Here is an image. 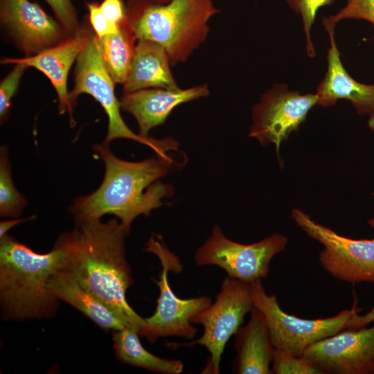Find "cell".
Listing matches in <instances>:
<instances>
[{
  "label": "cell",
  "mask_w": 374,
  "mask_h": 374,
  "mask_svg": "<svg viewBox=\"0 0 374 374\" xmlns=\"http://www.w3.org/2000/svg\"><path fill=\"white\" fill-rule=\"evenodd\" d=\"M36 217L35 215H32L24 218H15L13 220H3L0 222V238L8 234V231L13 226L30 220H33Z\"/></svg>",
  "instance_id": "31"
},
{
  "label": "cell",
  "mask_w": 374,
  "mask_h": 374,
  "mask_svg": "<svg viewBox=\"0 0 374 374\" xmlns=\"http://www.w3.org/2000/svg\"><path fill=\"white\" fill-rule=\"evenodd\" d=\"M329 37L330 47L327 53V70L318 84L315 93L317 105L323 107L332 106L341 99L350 100L357 114L366 115L374 107V84L357 82L346 71L335 38V26H323Z\"/></svg>",
  "instance_id": "16"
},
{
  "label": "cell",
  "mask_w": 374,
  "mask_h": 374,
  "mask_svg": "<svg viewBox=\"0 0 374 374\" xmlns=\"http://www.w3.org/2000/svg\"><path fill=\"white\" fill-rule=\"evenodd\" d=\"M91 38L89 33L78 29L71 37L37 54L23 58H6L1 63H23L43 73L56 91L60 114L68 112L71 125H74L73 105L67 90V77L73 62L88 45Z\"/></svg>",
  "instance_id": "14"
},
{
  "label": "cell",
  "mask_w": 374,
  "mask_h": 374,
  "mask_svg": "<svg viewBox=\"0 0 374 374\" xmlns=\"http://www.w3.org/2000/svg\"><path fill=\"white\" fill-rule=\"evenodd\" d=\"M368 127L374 131V107L370 114V117L368 123Z\"/></svg>",
  "instance_id": "32"
},
{
  "label": "cell",
  "mask_w": 374,
  "mask_h": 374,
  "mask_svg": "<svg viewBox=\"0 0 374 374\" xmlns=\"http://www.w3.org/2000/svg\"><path fill=\"white\" fill-rule=\"evenodd\" d=\"M292 217L310 238L323 245L319 260L330 275L350 283H374V239L355 240L340 235L300 209H293ZM368 224L374 227V218Z\"/></svg>",
  "instance_id": "10"
},
{
  "label": "cell",
  "mask_w": 374,
  "mask_h": 374,
  "mask_svg": "<svg viewBox=\"0 0 374 374\" xmlns=\"http://www.w3.org/2000/svg\"><path fill=\"white\" fill-rule=\"evenodd\" d=\"M76 60L75 85L69 93L70 100L73 105L77 97L84 93L93 97L103 107L108 116L107 134L103 144L108 146L117 139L133 140L148 146L158 157L175 163L168 154L179 150V143L174 139L145 138L134 133L125 124L120 112V101L115 96L114 81L104 65L96 36L91 37Z\"/></svg>",
  "instance_id": "5"
},
{
  "label": "cell",
  "mask_w": 374,
  "mask_h": 374,
  "mask_svg": "<svg viewBox=\"0 0 374 374\" xmlns=\"http://www.w3.org/2000/svg\"><path fill=\"white\" fill-rule=\"evenodd\" d=\"M86 5L89 11V21L96 37L100 38L118 30L121 26L107 19L103 13L99 4L91 1L87 2Z\"/></svg>",
  "instance_id": "28"
},
{
  "label": "cell",
  "mask_w": 374,
  "mask_h": 374,
  "mask_svg": "<svg viewBox=\"0 0 374 374\" xmlns=\"http://www.w3.org/2000/svg\"><path fill=\"white\" fill-rule=\"evenodd\" d=\"M290 8L301 17L305 38L306 54L310 58L316 56L312 39V27L318 10L332 5L336 0H285Z\"/></svg>",
  "instance_id": "23"
},
{
  "label": "cell",
  "mask_w": 374,
  "mask_h": 374,
  "mask_svg": "<svg viewBox=\"0 0 374 374\" xmlns=\"http://www.w3.org/2000/svg\"><path fill=\"white\" fill-rule=\"evenodd\" d=\"M93 148L104 162L105 175L94 192L75 198L71 205L70 212L77 223L98 220L106 214H112L130 230L138 216L150 215L163 204V198L173 195L172 187L159 179L174 164L158 157L127 161L117 158L104 144Z\"/></svg>",
  "instance_id": "2"
},
{
  "label": "cell",
  "mask_w": 374,
  "mask_h": 374,
  "mask_svg": "<svg viewBox=\"0 0 374 374\" xmlns=\"http://www.w3.org/2000/svg\"><path fill=\"white\" fill-rule=\"evenodd\" d=\"M0 20L27 53L37 54L55 46L69 34L57 20L30 0H0Z\"/></svg>",
  "instance_id": "13"
},
{
  "label": "cell",
  "mask_w": 374,
  "mask_h": 374,
  "mask_svg": "<svg viewBox=\"0 0 374 374\" xmlns=\"http://www.w3.org/2000/svg\"><path fill=\"white\" fill-rule=\"evenodd\" d=\"M28 66L23 63L15 64L13 69L0 84V117L5 120L10 106V100L16 93L20 79Z\"/></svg>",
  "instance_id": "26"
},
{
  "label": "cell",
  "mask_w": 374,
  "mask_h": 374,
  "mask_svg": "<svg viewBox=\"0 0 374 374\" xmlns=\"http://www.w3.org/2000/svg\"><path fill=\"white\" fill-rule=\"evenodd\" d=\"M64 265L62 249L39 253L8 234L0 238V299L4 316L22 321L47 318L58 299L48 287L50 277Z\"/></svg>",
  "instance_id": "3"
},
{
  "label": "cell",
  "mask_w": 374,
  "mask_h": 374,
  "mask_svg": "<svg viewBox=\"0 0 374 374\" xmlns=\"http://www.w3.org/2000/svg\"><path fill=\"white\" fill-rule=\"evenodd\" d=\"M100 8L110 21L121 26L127 19V8L122 0H103Z\"/></svg>",
  "instance_id": "29"
},
{
  "label": "cell",
  "mask_w": 374,
  "mask_h": 374,
  "mask_svg": "<svg viewBox=\"0 0 374 374\" xmlns=\"http://www.w3.org/2000/svg\"><path fill=\"white\" fill-rule=\"evenodd\" d=\"M373 321H374V307L365 314L358 315L357 312L355 313L351 318L347 328L357 330L366 327Z\"/></svg>",
  "instance_id": "30"
},
{
  "label": "cell",
  "mask_w": 374,
  "mask_h": 374,
  "mask_svg": "<svg viewBox=\"0 0 374 374\" xmlns=\"http://www.w3.org/2000/svg\"><path fill=\"white\" fill-rule=\"evenodd\" d=\"M48 287L59 301L73 306L101 328L117 330L128 326L64 268L60 269L50 277Z\"/></svg>",
  "instance_id": "19"
},
{
  "label": "cell",
  "mask_w": 374,
  "mask_h": 374,
  "mask_svg": "<svg viewBox=\"0 0 374 374\" xmlns=\"http://www.w3.org/2000/svg\"><path fill=\"white\" fill-rule=\"evenodd\" d=\"M208 94L206 84L184 89L150 88L123 93L119 101L121 109L135 118L139 134L148 138L150 130L163 124L177 106Z\"/></svg>",
  "instance_id": "15"
},
{
  "label": "cell",
  "mask_w": 374,
  "mask_h": 374,
  "mask_svg": "<svg viewBox=\"0 0 374 374\" xmlns=\"http://www.w3.org/2000/svg\"><path fill=\"white\" fill-rule=\"evenodd\" d=\"M373 195L374 196V192H373Z\"/></svg>",
  "instance_id": "34"
},
{
  "label": "cell",
  "mask_w": 374,
  "mask_h": 374,
  "mask_svg": "<svg viewBox=\"0 0 374 374\" xmlns=\"http://www.w3.org/2000/svg\"><path fill=\"white\" fill-rule=\"evenodd\" d=\"M129 232L116 218L80 222L72 231L62 233L55 244L64 254L63 268L128 326L140 331L145 319L126 298L133 283L125 249Z\"/></svg>",
  "instance_id": "1"
},
{
  "label": "cell",
  "mask_w": 374,
  "mask_h": 374,
  "mask_svg": "<svg viewBox=\"0 0 374 374\" xmlns=\"http://www.w3.org/2000/svg\"><path fill=\"white\" fill-rule=\"evenodd\" d=\"M363 19L374 26V0H347L346 4L337 12L324 17L323 25H335L344 19Z\"/></svg>",
  "instance_id": "25"
},
{
  "label": "cell",
  "mask_w": 374,
  "mask_h": 374,
  "mask_svg": "<svg viewBox=\"0 0 374 374\" xmlns=\"http://www.w3.org/2000/svg\"><path fill=\"white\" fill-rule=\"evenodd\" d=\"M253 308L251 283L226 277L222 283L215 302L197 314L193 323L201 324L202 335L186 343H170L168 347L201 345L210 353L203 373H220L221 357L231 337L235 334L244 316Z\"/></svg>",
  "instance_id": "7"
},
{
  "label": "cell",
  "mask_w": 374,
  "mask_h": 374,
  "mask_svg": "<svg viewBox=\"0 0 374 374\" xmlns=\"http://www.w3.org/2000/svg\"><path fill=\"white\" fill-rule=\"evenodd\" d=\"M287 238L278 233L255 243L240 244L229 239L215 226L211 235L195 254L197 266L215 265L228 276L251 283L266 278L271 260L284 250Z\"/></svg>",
  "instance_id": "9"
},
{
  "label": "cell",
  "mask_w": 374,
  "mask_h": 374,
  "mask_svg": "<svg viewBox=\"0 0 374 374\" xmlns=\"http://www.w3.org/2000/svg\"><path fill=\"white\" fill-rule=\"evenodd\" d=\"M301 356L322 374H374V326L343 330L311 344Z\"/></svg>",
  "instance_id": "12"
},
{
  "label": "cell",
  "mask_w": 374,
  "mask_h": 374,
  "mask_svg": "<svg viewBox=\"0 0 374 374\" xmlns=\"http://www.w3.org/2000/svg\"><path fill=\"white\" fill-rule=\"evenodd\" d=\"M253 307L264 316L274 348L287 350L301 356L311 344L345 330L357 312L355 306L335 316L317 319H305L284 312L274 294L268 295L261 279L251 283Z\"/></svg>",
  "instance_id": "8"
},
{
  "label": "cell",
  "mask_w": 374,
  "mask_h": 374,
  "mask_svg": "<svg viewBox=\"0 0 374 374\" xmlns=\"http://www.w3.org/2000/svg\"><path fill=\"white\" fill-rule=\"evenodd\" d=\"M145 251L156 255L161 265L158 280H154L159 290L154 313L144 318L145 323L139 336L154 343L163 337L193 339L197 329L192 325L193 319L211 304L206 296L183 299L172 291L168 279L169 271L179 273L183 266L177 256L164 243L159 234H153L145 244Z\"/></svg>",
  "instance_id": "6"
},
{
  "label": "cell",
  "mask_w": 374,
  "mask_h": 374,
  "mask_svg": "<svg viewBox=\"0 0 374 374\" xmlns=\"http://www.w3.org/2000/svg\"><path fill=\"white\" fill-rule=\"evenodd\" d=\"M126 8L136 40L163 46L172 65L186 60L205 40L208 21L220 11L213 0H171L166 3L130 0Z\"/></svg>",
  "instance_id": "4"
},
{
  "label": "cell",
  "mask_w": 374,
  "mask_h": 374,
  "mask_svg": "<svg viewBox=\"0 0 374 374\" xmlns=\"http://www.w3.org/2000/svg\"><path fill=\"white\" fill-rule=\"evenodd\" d=\"M170 65L163 46L149 40H137L130 72L123 83V93L150 88H179Z\"/></svg>",
  "instance_id": "18"
},
{
  "label": "cell",
  "mask_w": 374,
  "mask_h": 374,
  "mask_svg": "<svg viewBox=\"0 0 374 374\" xmlns=\"http://www.w3.org/2000/svg\"><path fill=\"white\" fill-rule=\"evenodd\" d=\"M318 103L314 93H301L285 83H275L252 108L249 136L266 146L274 143L277 155L283 141L305 121Z\"/></svg>",
  "instance_id": "11"
},
{
  "label": "cell",
  "mask_w": 374,
  "mask_h": 374,
  "mask_svg": "<svg viewBox=\"0 0 374 374\" xmlns=\"http://www.w3.org/2000/svg\"><path fill=\"white\" fill-rule=\"evenodd\" d=\"M272 373L276 374H322L302 356L274 348L272 358Z\"/></svg>",
  "instance_id": "24"
},
{
  "label": "cell",
  "mask_w": 374,
  "mask_h": 374,
  "mask_svg": "<svg viewBox=\"0 0 374 374\" xmlns=\"http://www.w3.org/2000/svg\"><path fill=\"white\" fill-rule=\"evenodd\" d=\"M148 1L153 3H166L169 2L171 0H148Z\"/></svg>",
  "instance_id": "33"
},
{
  "label": "cell",
  "mask_w": 374,
  "mask_h": 374,
  "mask_svg": "<svg viewBox=\"0 0 374 374\" xmlns=\"http://www.w3.org/2000/svg\"><path fill=\"white\" fill-rule=\"evenodd\" d=\"M136 40L127 18L116 33L100 38L96 37L104 65L114 82H125L134 55Z\"/></svg>",
  "instance_id": "21"
},
{
  "label": "cell",
  "mask_w": 374,
  "mask_h": 374,
  "mask_svg": "<svg viewBox=\"0 0 374 374\" xmlns=\"http://www.w3.org/2000/svg\"><path fill=\"white\" fill-rule=\"evenodd\" d=\"M139 330L130 326L114 330L112 339L116 358L122 362L163 374H179L184 364L178 359L162 358L148 351L140 342Z\"/></svg>",
  "instance_id": "20"
},
{
  "label": "cell",
  "mask_w": 374,
  "mask_h": 374,
  "mask_svg": "<svg viewBox=\"0 0 374 374\" xmlns=\"http://www.w3.org/2000/svg\"><path fill=\"white\" fill-rule=\"evenodd\" d=\"M26 199L17 190L11 176L8 149H0V215L19 216L27 206Z\"/></svg>",
  "instance_id": "22"
},
{
  "label": "cell",
  "mask_w": 374,
  "mask_h": 374,
  "mask_svg": "<svg viewBox=\"0 0 374 374\" xmlns=\"http://www.w3.org/2000/svg\"><path fill=\"white\" fill-rule=\"evenodd\" d=\"M248 323L237 331L235 348L237 357L234 371L239 374H270L274 346L262 314L255 307Z\"/></svg>",
  "instance_id": "17"
},
{
  "label": "cell",
  "mask_w": 374,
  "mask_h": 374,
  "mask_svg": "<svg viewBox=\"0 0 374 374\" xmlns=\"http://www.w3.org/2000/svg\"><path fill=\"white\" fill-rule=\"evenodd\" d=\"M49 5L57 20L69 34L78 30L77 13L71 0H45Z\"/></svg>",
  "instance_id": "27"
}]
</instances>
